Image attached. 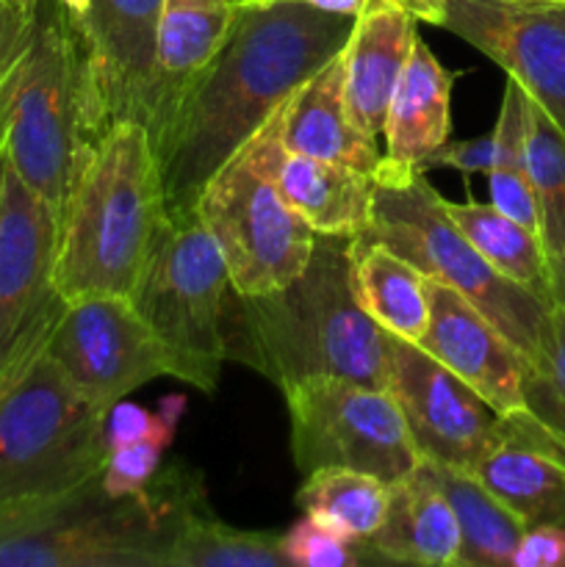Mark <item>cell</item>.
Here are the masks:
<instances>
[{
  "mask_svg": "<svg viewBox=\"0 0 565 567\" xmlns=\"http://www.w3.org/2000/svg\"><path fill=\"white\" fill-rule=\"evenodd\" d=\"M352 25L299 0L236 6L230 37L183 94L158 150L166 208L192 210L205 183L341 53Z\"/></svg>",
  "mask_w": 565,
  "mask_h": 567,
  "instance_id": "obj_1",
  "label": "cell"
},
{
  "mask_svg": "<svg viewBox=\"0 0 565 567\" xmlns=\"http://www.w3.org/2000/svg\"><path fill=\"white\" fill-rule=\"evenodd\" d=\"M349 241L316 236L297 280L258 297L233 291L227 360L249 365L280 391L316 374L388 391L391 336L355 299Z\"/></svg>",
  "mask_w": 565,
  "mask_h": 567,
  "instance_id": "obj_2",
  "label": "cell"
},
{
  "mask_svg": "<svg viewBox=\"0 0 565 567\" xmlns=\"http://www.w3.org/2000/svg\"><path fill=\"white\" fill-rule=\"evenodd\" d=\"M170 208L147 127L105 131L59 216L53 286L64 302L89 293L136 297Z\"/></svg>",
  "mask_w": 565,
  "mask_h": 567,
  "instance_id": "obj_3",
  "label": "cell"
},
{
  "mask_svg": "<svg viewBox=\"0 0 565 567\" xmlns=\"http://www.w3.org/2000/svg\"><path fill=\"white\" fill-rule=\"evenodd\" d=\"M203 485L183 465L155 474L144 496L114 498L92 480L75 491L0 504V567H164L183 509Z\"/></svg>",
  "mask_w": 565,
  "mask_h": 567,
  "instance_id": "obj_4",
  "label": "cell"
},
{
  "mask_svg": "<svg viewBox=\"0 0 565 567\" xmlns=\"http://www.w3.org/2000/svg\"><path fill=\"white\" fill-rule=\"evenodd\" d=\"M109 127L83 25L55 0H39L33 42L6 125L11 169L61 216Z\"/></svg>",
  "mask_w": 565,
  "mask_h": 567,
  "instance_id": "obj_5",
  "label": "cell"
},
{
  "mask_svg": "<svg viewBox=\"0 0 565 567\" xmlns=\"http://www.w3.org/2000/svg\"><path fill=\"white\" fill-rule=\"evenodd\" d=\"M105 410L89 402L48 347L0 385V504L75 491L103 474Z\"/></svg>",
  "mask_w": 565,
  "mask_h": 567,
  "instance_id": "obj_6",
  "label": "cell"
},
{
  "mask_svg": "<svg viewBox=\"0 0 565 567\" xmlns=\"http://www.w3.org/2000/svg\"><path fill=\"white\" fill-rule=\"evenodd\" d=\"M366 238L382 241L427 277L463 293L524 354L526 365L537 358L552 302L499 275L476 252L424 172L404 186H374V216Z\"/></svg>",
  "mask_w": 565,
  "mask_h": 567,
  "instance_id": "obj_7",
  "label": "cell"
},
{
  "mask_svg": "<svg viewBox=\"0 0 565 567\" xmlns=\"http://www.w3.org/2000/svg\"><path fill=\"white\" fill-rule=\"evenodd\" d=\"M230 275L197 210H170L133 305L175 363V380L214 393L227 360Z\"/></svg>",
  "mask_w": 565,
  "mask_h": 567,
  "instance_id": "obj_8",
  "label": "cell"
},
{
  "mask_svg": "<svg viewBox=\"0 0 565 567\" xmlns=\"http://www.w3.org/2000/svg\"><path fill=\"white\" fill-rule=\"evenodd\" d=\"M194 210L219 244L238 297L288 286L314 255L316 233L247 147L205 183Z\"/></svg>",
  "mask_w": 565,
  "mask_h": 567,
  "instance_id": "obj_9",
  "label": "cell"
},
{
  "mask_svg": "<svg viewBox=\"0 0 565 567\" xmlns=\"http://www.w3.org/2000/svg\"><path fill=\"white\" fill-rule=\"evenodd\" d=\"M282 399L291 421L294 465L302 476L338 465L391 485L421 463L391 391L316 374L282 388Z\"/></svg>",
  "mask_w": 565,
  "mask_h": 567,
  "instance_id": "obj_10",
  "label": "cell"
},
{
  "mask_svg": "<svg viewBox=\"0 0 565 567\" xmlns=\"http://www.w3.org/2000/svg\"><path fill=\"white\" fill-rule=\"evenodd\" d=\"M59 214L6 158L0 199V385L48 347L64 310L53 286Z\"/></svg>",
  "mask_w": 565,
  "mask_h": 567,
  "instance_id": "obj_11",
  "label": "cell"
},
{
  "mask_svg": "<svg viewBox=\"0 0 565 567\" xmlns=\"http://www.w3.org/2000/svg\"><path fill=\"white\" fill-rule=\"evenodd\" d=\"M48 354L100 410L155 377H175L172 354L133 299L114 293L66 302L48 338Z\"/></svg>",
  "mask_w": 565,
  "mask_h": 567,
  "instance_id": "obj_12",
  "label": "cell"
},
{
  "mask_svg": "<svg viewBox=\"0 0 565 567\" xmlns=\"http://www.w3.org/2000/svg\"><path fill=\"white\" fill-rule=\"evenodd\" d=\"M421 460L474 471L502 437L504 419L413 341L391 336V382Z\"/></svg>",
  "mask_w": 565,
  "mask_h": 567,
  "instance_id": "obj_13",
  "label": "cell"
},
{
  "mask_svg": "<svg viewBox=\"0 0 565 567\" xmlns=\"http://www.w3.org/2000/svg\"><path fill=\"white\" fill-rule=\"evenodd\" d=\"M441 28L502 66L565 133V3L449 0Z\"/></svg>",
  "mask_w": 565,
  "mask_h": 567,
  "instance_id": "obj_14",
  "label": "cell"
},
{
  "mask_svg": "<svg viewBox=\"0 0 565 567\" xmlns=\"http://www.w3.org/2000/svg\"><path fill=\"white\" fill-rule=\"evenodd\" d=\"M430 324L419 347L469 388H474L502 419L526 413V360L504 332L460 291L427 277Z\"/></svg>",
  "mask_w": 565,
  "mask_h": 567,
  "instance_id": "obj_15",
  "label": "cell"
},
{
  "mask_svg": "<svg viewBox=\"0 0 565 567\" xmlns=\"http://www.w3.org/2000/svg\"><path fill=\"white\" fill-rule=\"evenodd\" d=\"M161 0H92L86 33L94 75L111 125L133 120L158 133V78H155V20Z\"/></svg>",
  "mask_w": 565,
  "mask_h": 567,
  "instance_id": "obj_16",
  "label": "cell"
},
{
  "mask_svg": "<svg viewBox=\"0 0 565 567\" xmlns=\"http://www.w3.org/2000/svg\"><path fill=\"white\" fill-rule=\"evenodd\" d=\"M244 147L264 164L275 186L316 236L360 238L374 216V177L355 166L288 153L271 116Z\"/></svg>",
  "mask_w": 565,
  "mask_h": 567,
  "instance_id": "obj_17",
  "label": "cell"
},
{
  "mask_svg": "<svg viewBox=\"0 0 565 567\" xmlns=\"http://www.w3.org/2000/svg\"><path fill=\"white\" fill-rule=\"evenodd\" d=\"M454 81L458 72L446 70L424 39H415L388 105L382 125L386 153H380L377 169L371 172L374 186H404L424 172L427 158L449 142Z\"/></svg>",
  "mask_w": 565,
  "mask_h": 567,
  "instance_id": "obj_18",
  "label": "cell"
},
{
  "mask_svg": "<svg viewBox=\"0 0 565 567\" xmlns=\"http://www.w3.org/2000/svg\"><path fill=\"white\" fill-rule=\"evenodd\" d=\"M419 20L399 0H366L343 44V92L355 127L380 142L393 89L402 78Z\"/></svg>",
  "mask_w": 565,
  "mask_h": 567,
  "instance_id": "obj_19",
  "label": "cell"
},
{
  "mask_svg": "<svg viewBox=\"0 0 565 567\" xmlns=\"http://www.w3.org/2000/svg\"><path fill=\"white\" fill-rule=\"evenodd\" d=\"M515 518L565 526V454L524 413L504 419V432L471 471Z\"/></svg>",
  "mask_w": 565,
  "mask_h": 567,
  "instance_id": "obj_20",
  "label": "cell"
},
{
  "mask_svg": "<svg viewBox=\"0 0 565 567\" xmlns=\"http://www.w3.org/2000/svg\"><path fill=\"white\" fill-rule=\"evenodd\" d=\"M363 546L371 563L460 565L458 518L424 460L402 480L388 485L386 518Z\"/></svg>",
  "mask_w": 565,
  "mask_h": 567,
  "instance_id": "obj_21",
  "label": "cell"
},
{
  "mask_svg": "<svg viewBox=\"0 0 565 567\" xmlns=\"http://www.w3.org/2000/svg\"><path fill=\"white\" fill-rule=\"evenodd\" d=\"M277 138L288 153L374 172L380 150L355 127L343 92V55L316 70L275 114Z\"/></svg>",
  "mask_w": 565,
  "mask_h": 567,
  "instance_id": "obj_22",
  "label": "cell"
},
{
  "mask_svg": "<svg viewBox=\"0 0 565 567\" xmlns=\"http://www.w3.org/2000/svg\"><path fill=\"white\" fill-rule=\"evenodd\" d=\"M236 6L230 0H161L155 20V78H158V133L164 144L183 94L208 70L230 37Z\"/></svg>",
  "mask_w": 565,
  "mask_h": 567,
  "instance_id": "obj_23",
  "label": "cell"
},
{
  "mask_svg": "<svg viewBox=\"0 0 565 567\" xmlns=\"http://www.w3.org/2000/svg\"><path fill=\"white\" fill-rule=\"evenodd\" d=\"M352 291L360 308L388 336L419 343L430 324L427 275L374 238H352Z\"/></svg>",
  "mask_w": 565,
  "mask_h": 567,
  "instance_id": "obj_24",
  "label": "cell"
},
{
  "mask_svg": "<svg viewBox=\"0 0 565 567\" xmlns=\"http://www.w3.org/2000/svg\"><path fill=\"white\" fill-rule=\"evenodd\" d=\"M424 463L430 465L458 518V567H513V554L524 535V524L471 471L430 463V460Z\"/></svg>",
  "mask_w": 565,
  "mask_h": 567,
  "instance_id": "obj_25",
  "label": "cell"
},
{
  "mask_svg": "<svg viewBox=\"0 0 565 567\" xmlns=\"http://www.w3.org/2000/svg\"><path fill=\"white\" fill-rule=\"evenodd\" d=\"M526 169L537 205V236L552 271V299L565 302V133L526 97Z\"/></svg>",
  "mask_w": 565,
  "mask_h": 567,
  "instance_id": "obj_26",
  "label": "cell"
},
{
  "mask_svg": "<svg viewBox=\"0 0 565 567\" xmlns=\"http://www.w3.org/2000/svg\"><path fill=\"white\" fill-rule=\"evenodd\" d=\"M443 208L452 216L454 225L465 233L476 252L499 271L510 277L518 286L530 288L532 293L552 299V271H548L546 249H543L541 236L521 221L510 219L507 214L493 203H449L443 199Z\"/></svg>",
  "mask_w": 565,
  "mask_h": 567,
  "instance_id": "obj_27",
  "label": "cell"
},
{
  "mask_svg": "<svg viewBox=\"0 0 565 567\" xmlns=\"http://www.w3.org/2000/svg\"><path fill=\"white\" fill-rule=\"evenodd\" d=\"M164 567H288L275 532H247L222 524L205 498L183 509Z\"/></svg>",
  "mask_w": 565,
  "mask_h": 567,
  "instance_id": "obj_28",
  "label": "cell"
},
{
  "mask_svg": "<svg viewBox=\"0 0 565 567\" xmlns=\"http://www.w3.org/2000/svg\"><path fill=\"white\" fill-rule=\"evenodd\" d=\"M294 502L316 524L347 540L366 543L386 518L388 482L363 471L330 465L305 476Z\"/></svg>",
  "mask_w": 565,
  "mask_h": 567,
  "instance_id": "obj_29",
  "label": "cell"
},
{
  "mask_svg": "<svg viewBox=\"0 0 565 567\" xmlns=\"http://www.w3.org/2000/svg\"><path fill=\"white\" fill-rule=\"evenodd\" d=\"M526 97L530 94L513 78H507L502 109L493 127L496 155L487 177H491V203L510 219L537 233V205L526 169Z\"/></svg>",
  "mask_w": 565,
  "mask_h": 567,
  "instance_id": "obj_30",
  "label": "cell"
},
{
  "mask_svg": "<svg viewBox=\"0 0 565 567\" xmlns=\"http://www.w3.org/2000/svg\"><path fill=\"white\" fill-rule=\"evenodd\" d=\"M526 419L565 454V302H552L537 358L524 377Z\"/></svg>",
  "mask_w": 565,
  "mask_h": 567,
  "instance_id": "obj_31",
  "label": "cell"
},
{
  "mask_svg": "<svg viewBox=\"0 0 565 567\" xmlns=\"http://www.w3.org/2000/svg\"><path fill=\"white\" fill-rule=\"evenodd\" d=\"M183 413H186V396L181 393H170L158 402L155 410V430L142 441H133L127 446L109 452L103 465V491L114 498L127 496H144L150 482L161 471V460L164 452L172 446L177 435V424H181Z\"/></svg>",
  "mask_w": 565,
  "mask_h": 567,
  "instance_id": "obj_32",
  "label": "cell"
},
{
  "mask_svg": "<svg viewBox=\"0 0 565 567\" xmlns=\"http://www.w3.org/2000/svg\"><path fill=\"white\" fill-rule=\"evenodd\" d=\"M37 11L39 0H0V147L6 142L9 111L33 42Z\"/></svg>",
  "mask_w": 565,
  "mask_h": 567,
  "instance_id": "obj_33",
  "label": "cell"
},
{
  "mask_svg": "<svg viewBox=\"0 0 565 567\" xmlns=\"http://www.w3.org/2000/svg\"><path fill=\"white\" fill-rule=\"evenodd\" d=\"M280 551L288 567H355L369 559L363 543L336 535L305 513L280 535Z\"/></svg>",
  "mask_w": 565,
  "mask_h": 567,
  "instance_id": "obj_34",
  "label": "cell"
},
{
  "mask_svg": "<svg viewBox=\"0 0 565 567\" xmlns=\"http://www.w3.org/2000/svg\"><path fill=\"white\" fill-rule=\"evenodd\" d=\"M493 155H496V142L493 133L476 138H458V142H443L435 153L427 158L424 172L443 166V169H454L460 175H476V172H491Z\"/></svg>",
  "mask_w": 565,
  "mask_h": 567,
  "instance_id": "obj_35",
  "label": "cell"
},
{
  "mask_svg": "<svg viewBox=\"0 0 565 567\" xmlns=\"http://www.w3.org/2000/svg\"><path fill=\"white\" fill-rule=\"evenodd\" d=\"M513 567H565V526L546 524L524 529Z\"/></svg>",
  "mask_w": 565,
  "mask_h": 567,
  "instance_id": "obj_36",
  "label": "cell"
},
{
  "mask_svg": "<svg viewBox=\"0 0 565 567\" xmlns=\"http://www.w3.org/2000/svg\"><path fill=\"white\" fill-rule=\"evenodd\" d=\"M155 430V413H150L147 408L136 402H127V399H120L116 404H111L105 410L103 419V441L109 452L114 449L127 446L133 441H142L150 432Z\"/></svg>",
  "mask_w": 565,
  "mask_h": 567,
  "instance_id": "obj_37",
  "label": "cell"
},
{
  "mask_svg": "<svg viewBox=\"0 0 565 567\" xmlns=\"http://www.w3.org/2000/svg\"><path fill=\"white\" fill-rule=\"evenodd\" d=\"M410 14L419 22H430V25H441L443 11H446L449 0H399Z\"/></svg>",
  "mask_w": 565,
  "mask_h": 567,
  "instance_id": "obj_38",
  "label": "cell"
},
{
  "mask_svg": "<svg viewBox=\"0 0 565 567\" xmlns=\"http://www.w3.org/2000/svg\"><path fill=\"white\" fill-rule=\"evenodd\" d=\"M264 3V0H260ZM299 3L316 6L321 11H332V14H343V17H358L360 9H363L366 0H299Z\"/></svg>",
  "mask_w": 565,
  "mask_h": 567,
  "instance_id": "obj_39",
  "label": "cell"
},
{
  "mask_svg": "<svg viewBox=\"0 0 565 567\" xmlns=\"http://www.w3.org/2000/svg\"><path fill=\"white\" fill-rule=\"evenodd\" d=\"M55 3H61L64 9H70L78 20H86V14L92 11V0H55Z\"/></svg>",
  "mask_w": 565,
  "mask_h": 567,
  "instance_id": "obj_40",
  "label": "cell"
},
{
  "mask_svg": "<svg viewBox=\"0 0 565 567\" xmlns=\"http://www.w3.org/2000/svg\"><path fill=\"white\" fill-rule=\"evenodd\" d=\"M3 175H6V147H0V199H3Z\"/></svg>",
  "mask_w": 565,
  "mask_h": 567,
  "instance_id": "obj_41",
  "label": "cell"
},
{
  "mask_svg": "<svg viewBox=\"0 0 565 567\" xmlns=\"http://www.w3.org/2000/svg\"><path fill=\"white\" fill-rule=\"evenodd\" d=\"M233 6H247V3H260V0H230Z\"/></svg>",
  "mask_w": 565,
  "mask_h": 567,
  "instance_id": "obj_42",
  "label": "cell"
},
{
  "mask_svg": "<svg viewBox=\"0 0 565 567\" xmlns=\"http://www.w3.org/2000/svg\"><path fill=\"white\" fill-rule=\"evenodd\" d=\"M537 3H565V0H537Z\"/></svg>",
  "mask_w": 565,
  "mask_h": 567,
  "instance_id": "obj_43",
  "label": "cell"
}]
</instances>
